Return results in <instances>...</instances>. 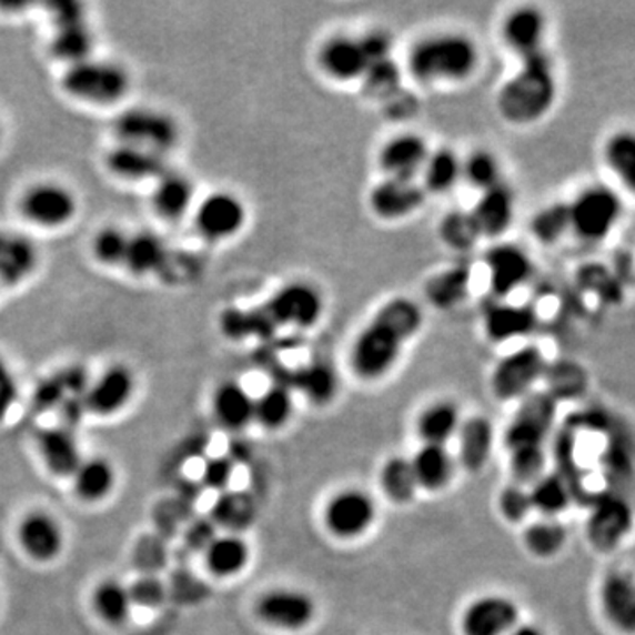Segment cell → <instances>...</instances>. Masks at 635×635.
Returning a JSON list of instances; mask_svg holds the SVG:
<instances>
[{
  "label": "cell",
  "mask_w": 635,
  "mask_h": 635,
  "mask_svg": "<svg viewBox=\"0 0 635 635\" xmlns=\"http://www.w3.org/2000/svg\"><path fill=\"white\" fill-rule=\"evenodd\" d=\"M481 61V48L468 34L431 32L409 48L406 71L422 87L460 85L475 77Z\"/></svg>",
  "instance_id": "3957f363"
},
{
  "label": "cell",
  "mask_w": 635,
  "mask_h": 635,
  "mask_svg": "<svg viewBox=\"0 0 635 635\" xmlns=\"http://www.w3.org/2000/svg\"><path fill=\"white\" fill-rule=\"evenodd\" d=\"M628 526L627 507L618 500H604L592 517V537L611 545L622 537Z\"/></svg>",
  "instance_id": "681fc988"
},
{
  "label": "cell",
  "mask_w": 635,
  "mask_h": 635,
  "mask_svg": "<svg viewBox=\"0 0 635 635\" xmlns=\"http://www.w3.org/2000/svg\"><path fill=\"white\" fill-rule=\"evenodd\" d=\"M508 635H544L537 627H532V625H521V627H515L514 631Z\"/></svg>",
  "instance_id": "91938a15"
},
{
  "label": "cell",
  "mask_w": 635,
  "mask_h": 635,
  "mask_svg": "<svg viewBox=\"0 0 635 635\" xmlns=\"http://www.w3.org/2000/svg\"><path fill=\"white\" fill-rule=\"evenodd\" d=\"M92 605L99 618L115 627L128 622L134 607L129 586L115 579L103 581L95 586Z\"/></svg>",
  "instance_id": "f35d334b"
},
{
  "label": "cell",
  "mask_w": 635,
  "mask_h": 635,
  "mask_svg": "<svg viewBox=\"0 0 635 635\" xmlns=\"http://www.w3.org/2000/svg\"><path fill=\"white\" fill-rule=\"evenodd\" d=\"M602 607L614 627L635 632V581L631 575L616 572L605 577L602 584Z\"/></svg>",
  "instance_id": "f546056e"
},
{
  "label": "cell",
  "mask_w": 635,
  "mask_h": 635,
  "mask_svg": "<svg viewBox=\"0 0 635 635\" xmlns=\"http://www.w3.org/2000/svg\"><path fill=\"white\" fill-rule=\"evenodd\" d=\"M547 370L544 353L537 344H524L503 356L491 374L493 394L502 401L523 400Z\"/></svg>",
  "instance_id": "8fae6325"
},
{
  "label": "cell",
  "mask_w": 635,
  "mask_h": 635,
  "mask_svg": "<svg viewBox=\"0 0 635 635\" xmlns=\"http://www.w3.org/2000/svg\"><path fill=\"white\" fill-rule=\"evenodd\" d=\"M206 567L220 577H232L250 562V545L236 535L212 538L205 547Z\"/></svg>",
  "instance_id": "8d00e7d4"
},
{
  "label": "cell",
  "mask_w": 635,
  "mask_h": 635,
  "mask_svg": "<svg viewBox=\"0 0 635 635\" xmlns=\"http://www.w3.org/2000/svg\"><path fill=\"white\" fill-rule=\"evenodd\" d=\"M427 194L415 179L382 177L367 194L371 214L383 223H401L410 220L427 202Z\"/></svg>",
  "instance_id": "5bb4252c"
},
{
  "label": "cell",
  "mask_w": 635,
  "mask_h": 635,
  "mask_svg": "<svg viewBox=\"0 0 635 635\" xmlns=\"http://www.w3.org/2000/svg\"><path fill=\"white\" fill-rule=\"evenodd\" d=\"M500 508H502V514L512 523L524 520L533 508L530 491L524 490V485L514 482L503 490Z\"/></svg>",
  "instance_id": "db71d44e"
},
{
  "label": "cell",
  "mask_w": 635,
  "mask_h": 635,
  "mask_svg": "<svg viewBox=\"0 0 635 635\" xmlns=\"http://www.w3.org/2000/svg\"><path fill=\"white\" fill-rule=\"evenodd\" d=\"M537 325L538 314L535 308L507 301L494 302L482 318L485 337L496 344L528 337Z\"/></svg>",
  "instance_id": "44dd1931"
},
{
  "label": "cell",
  "mask_w": 635,
  "mask_h": 635,
  "mask_svg": "<svg viewBox=\"0 0 635 635\" xmlns=\"http://www.w3.org/2000/svg\"><path fill=\"white\" fill-rule=\"evenodd\" d=\"M380 478H382L383 491L392 502L409 503L419 490L412 461L406 457H392L386 461Z\"/></svg>",
  "instance_id": "7dc6e473"
},
{
  "label": "cell",
  "mask_w": 635,
  "mask_h": 635,
  "mask_svg": "<svg viewBox=\"0 0 635 635\" xmlns=\"http://www.w3.org/2000/svg\"><path fill=\"white\" fill-rule=\"evenodd\" d=\"M313 598L296 589L278 588L258 598L256 614L266 625L281 631H301L314 618Z\"/></svg>",
  "instance_id": "ac0fdd59"
},
{
  "label": "cell",
  "mask_w": 635,
  "mask_h": 635,
  "mask_svg": "<svg viewBox=\"0 0 635 635\" xmlns=\"http://www.w3.org/2000/svg\"><path fill=\"white\" fill-rule=\"evenodd\" d=\"M556 412L558 401L551 392H530L523 397L505 433L508 454H545V440L553 430Z\"/></svg>",
  "instance_id": "52a82bcc"
},
{
  "label": "cell",
  "mask_w": 635,
  "mask_h": 635,
  "mask_svg": "<svg viewBox=\"0 0 635 635\" xmlns=\"http://www.w3.org/2000/svg\"><path fill=\"white\" fill-rule=\"evenodd\" d=\"M520 619V609L503 595H484L473 601L463 614L464 635H508Z\"/></svg>",
  "instance_id": "ffe728a7"
},
{
  "label": "cell",
  "mask_w": 635,
  "mask_h": 635,
  "mask_svg": "<svg viewBox=\"0 0 635 635\" xmlns=\"http://www.w3.org/2000/svg\"><path fill=\"white\" fill-rule=\"evenodd\" d=\"M129 593H131L134 605H143V607H151V609L161 604L164 598L163 584L154 577H143V579L137 581L133 586H129Z\"/></svg>",
  "instance_id": "6f0895ef"
},
{
  "label": "cell",
  "mask_w": 635,
  "mask_h": 635,
  "mask_svg": "<svg viewBox=\"0 0 635 635\" xmlns=\"http://www.w3.org/2000/svg\"><path fill=\"white\" fill-rule=\"evenodd\" d=\"M568 209L571 232L581 241L601 242L618 224L623 203L616 191L604 184H593L568 202Z\"/></svg>",
  "instance_id": "ba28073f"
},
{
  "label": "cell",
  "mask_w": 635,
  "mask_h": 635,
  "mask_svg": "<svg viewBox=\"0 0 635 635\" xmlns=\"http://www.w3.org/2000/svg\"><path fill=\"white\" fill-rule=\"evenodd\" d=\"M129 236L131 233L117 224L99 228L92 236V258L99 265L122 266L128 254Z\"/></svg>",
  "instance_id": "c3c4849f"
},
{
  "label": "cell",
  "mask_w": 635,
  "mask_h": 635,
  "mask_svg": "<svg viewBox=\"0 0 635 635\" xmlns=\"http://www.w3.org/2000/svg\"><path fill=\"white\" fill-rule=\"evenodd\" d=\"M137 392V376L128 365H110L99 374L94 382L89 383L83 404L85 412L99 416H112L131 403Z\"/></svg>",
  "instance_id": "2e32d148"
},
{
  "label": "cell",
  "mask_w": 635,
  "mask_h": 635,
  "mask_svg": "<svg viewBox=\"0 0 635 635\" xmlns=\"http://www.w3.org/2000/svg\"><path fill=\"white\" fill-rule=\"evenodd\" d=\"M196 202V190L190 177L170 168L152 185L151 205L159 220L168 223L184 220L193 212Z\"/></svg>",
  "instance_id": "603a6c76"
},
{
  "label": "cell",
  "mask_w": 635,
  "mask_h": 635,
  "mask_svg": "<svg viewBox=\"0 0 635 635\" xmlns=\"http://www.w3.org/2000/svg\"><path fill=\"white\" fill-rule=\"evenodd\" d=\"M558 83L547 52L521 61L520 69L500 87L496 110L511 125H532L551 112Z\"/></svg>",
  "instance_id": "277c9868"
},
{
  "label": "cell",
  "mask_w": 635,
  "mask_h": 635,
  "mask_svg": "<svg viewBox=\"0 0 635 635\" xmlns=\"http://www.w3.org/2000/svg\"><path fill=\"white\" fill-rule=\"evenodd\" d=\"M470 212L482 239H502L515 220V193L512 185L503 181L502 184L478 193Z\"/></svg>",
  "instance_id": "7402d4cb"
},
{
  "label": "cell",
  "mask_w": 635,
  "mask_h": 635,
  "mask_svg": "<svg viewBox=\"0 0 635 635\" xmlns=\"http://www.w3.org/2000/svg\"><path fill=\"white\" fill-rule=\"evenodd\" d=\"M108 172L128 182H154L168 170L167 158L140 147L117 143L104 158Z\"/></svg>",
  "instance_id": "484cf974"
},
{
  "label": "cell",
  "mask_w": 635,
  "mask_h": 635,
  "mask_svg": "<svg viewBox=\"0 0 635 635\" xmlns=\"http://www.w3.org/2000/svg\"><path fill=\"white\" fill-rule=\"evenodd\" d=\"M460 460L470 472H481L493 448V425L485 416H472L460 427Z\"/></svg>",
  "instance_id": "d6a6232c"
},
{
  "label": "cell",
  "mask_w": 635,
  "mask_h": 635,
  "mask_svg": "<svg viewBox=\"0 0 635 635\" xmlns=\"http://www.w3.org/2000/svg\"><path fill=\"white\" fill-rule=\"evenodd\" d=\"M431 147L422 134L400 133L389 138L376 154L380 173L391 179H415L419 181Z\"/></svg>",
  "instance_id": "d6986e66"
},
{
  "label": "cell",
  "mask_w": 635,
  "mask_h": 635,
  "mask_svg": "<svg viewBox=\"0 0 635 635\" xmlns=\"http://www.w3.org/2000/svg\"><path fill=\"white\" fill-rule=\"evenodd\" d=\"M62 89L80 103L113 107L131 91V74L119 62L89 57L85 61L68 65L62 77Z\"/></svg>",
  "instance_id": "5b68a950"
},
{
  "label": "cell",
  "mask_w": 635,
  "mask_h": 635,
  "mask_svg": "<svg viewBox=\"0 0 635 635\" xmlns=\"http://www.w3.org/2000/svg\"><path fill=\"white\" fill-rule=\"evenodd\" d=\"M215 421L230 431H242L254 422V395L242 383H221L212 395Z\"/></svg>",
  "instance_id": "4316f807"
},
{
  "label": "cell",
  "mask_w": 635,
  "mask_h": 635,
  "mask_svg": "<svg viewBox=\"0 0 635 635\" xmlns=\"http://www.w3.org/2000/svg\"><path fill=\"white\" fill-rule=\"evenodd\" d=\"M419 182L427 196L451 193L463 182V158L451 147L431 149Z\"/></svg>",
  "instance_id": "4dcf8cb0"
},
{
  "label": "cell",
  "mask_w": 635,
  "mask_h": 635,
  "mask_svg": "<svg viewBox=\"0 0 635 635\" xmlns=\"http://www.w3.org/2000/svg\"><path fill=\"white\" fill-rule=\"evenodd\" d=\"M52 53L68 65L94 57V36L85 20L56 26L52 38Z\"/></svg>",
  "instance_id": "d590c367"
},
{
  "label": "cell",
  "mask_w": 635,
  "mask_h": 635,
  "mask_svg": "<svg viewBox=\"0 0 635 635\" xmlns=\"http://www.w3.org/2000/svg\"><path fill=\"white\" fill-rule=\"evenodd\" d=\"M38 263L39 251L29 236L0 228V292L26 283Z\"/></svg>",
  "instance_id": "cb8c5ba5"
},
{
  "label": "cell",
  "mask_w": 635,
  "mask_h": 635,
  "mask_svg": "<svg viewBox=\"0 0 635 635\" xmlns=\"http://www.w3.org/2000/svg\"><path fill=\"white\" fill-rule=\"evenodd\" d=\"M296 389L313 401L314 404H326L334 400L340 389L337 374L331 364L323 361L310 362L302 365L293 376Z\"/></svg>",
  "instance_id": "60d3db41"
},
{
  "label": "cell",
  "mask_w": 635,
  "mask_h": 635,
  "mask_svg": "<svg viewBox=\"0 0 635 635\" xmlns=\"http://www.w3.org/2000/svg\"><path fill=\"white\" fill-rule=\"evenodd\" d=\"M18 209L27 223L43 230H61L73 223L80 203L64 182L39 181L23 191Z\"/></svg>",
  "instance_id": "9c48e42d"
},
{
  "label": "cell",
  "mask_w": 635,
  "mask_h": 635,
  "mask_svg": "<svg viewBox=\"0 0 635 635\" xmlns=\"http://www.w3.org/2000/svg\"><path fill=\"white\" fill-rule=\"evenodd\" d=\"M412 466L419 487L436 491L445 487L454 475V460L445 445L424 443L413 457Z\"/></svg>",
  "instance_id": "836d02e7"
},
{
  "label": "cell",
  "mask_w": 635,
  "mask_h": 635,
  "mask_svg": "<svg viewBox=\"0 0 635 635\" xmlns=\"http://www.w3.org/2000/svg\"><path fill=\"white\" fill-rule=\"evenodd\" d=\"M18 541L36 562H52L64 547V530L53 515L31 512L18 528Z\"/></svg>",
  "instance_id": "d4e9b609"
},
{
  "label": "cell",
  "mask_w": 635,
  "mask_h": 635,
  "mask_svg": "<svg viewBox=\"0 0 635 635\" xmlns=\"http://www.w3.org/2000/svg\"><path fill=\"white\" fill-rule=\"evenodd\" d=\"M400 68L395 64L394 59L371 64L367 73L362 78L367 94L376 95V98H385L400 85Z\"/></svg>",
  "instance_id": "816d5d0a"
},
{
  "label": "cell",
  "mask_w": 635,
  "mask_h": 635,
  "mask_svg": "<svg viewBox=\"0 0 635 635\" xmlns=\"http://www.w3.org/2000/svg\"><path fill=\"white\" fill-rule=\"evenodd\" d=\"M424 311L410 296L386 299L350 346V370L356 379L376 382L394 370L404 349L424 326Z\"/></svg>",
  "instance_id": "6da1fadb"
},
{
  "label": "cell",
  "mask_w": 635,
  "mask_h": 635,
  "mask_svg": "<svg viewBox=\"0 0 635 635\" xmlns=\"http://www.w3.org/2000/svg\"><path fill=\"white\" fill-rule=\"evenodd\" d=\"M39 452L47 468L59 476H73L83 463L77 436L68 425L53 427L39 434Z\"/></svg>",
  "instance_id": "f1b7e54d"
},
{
  "label": "cell",
  "mask_w": 635,
  "mask_h": 635,
  "mask_svg": "<svg viewBox=\"0 0 635 635\" xmlns=\"http://www.w3.org/2000/svg\"><path fill=\"white\" fill-rule=\"evenodd\" d=\"M74 490L78 496L85 502H99L107 498L115 487V468L110 461L103 457H91L83 460L73 475Z\"/></svg>",
  "instance_id": "74e56055"
},
{
  "label": "cell",
  "mask_w": 635,
  "mask_h": 635,
  "mask_svg": "<svg viewBox=\"0 0 635 635\" xmlns=\"http://www.w3.org/2000/svg\"><path fill=\"white\" fill-rule=\"evenodd\" d=\"M2 142H4V124L0 121V145H2Z\"/></svg>",
  "instance_id": "94428289"
},
{
  "label": "cell",
  "mask_w": 635,
  "mask_h": 635,
  "mask_svg": "<svg viewBox=\"0 0 635 635\" xmlns=\"http://www.w3.org/2000/svg\"><path fill=\"white\" fill-rule=\"evenodd\" d=\"M605 163L628 191L635 193V133L618 131L604 147Z\"/></svg>",
  "instance_id": "ee69618b"
},
{
  "label": "cell",
  "mask_w": 635,
  "mask_h": 635,
  "mask_svg": "<svg viewBox=\"0 0 635 635\" xmlns=\"http://www.w3.org/2000/svg\"><path fill=\"white\" fill-rule=\"evenodd\" d=\"M193 224L203 241L220 244L241 235L248 224V206L233 191L218 190L198 200L194 205Z\"/></svg>",
  "instance_id": "30bf717a"
},
{
  "label": "cell",
  "mask_w": 635,
  "mask_h": 635,
  "mask_svg": "<svg viewBox=\"0 0 635 635\" xmlns=\"http://www.w3.org/2000/svg\"><path fill=\"white\" fill-rule=\"evenodd\" d=\"M439 236L440 241L455 253L472 251L482 239L473 221L472 212L457 211V209L446 212L440 220Z\"/></svg>",
  "instance_id": "7bdbcfd3"
},
{
  "label": "cell",
  "mask_w": 635,
  "mask_h": 635,
  "mask_svg": "<svg viewBox=\"0 0 635 635\" xmlns=\"http://www.w3.org/2000/svg\"><path fill=\"white\" fill-rule=\"evenodd\" d=\"M571 232L568 202H553L542 206L530 220V233L542 245H554Z\"/></svg>",
  "instance_id": "b9f144b4"
},
{
  "label": "cell",
  "mask_w": 635,
  "mask_h": 635,
  "mask_svg": "<svg viewBox=\"0 0 635 635\" xmlns=\"http://www.w3.org/2000/svg\"><path fill=\"white\" fill-rule=\"evenodd\" d=\"M461 424L463 422L460 409L452 401H436L422 410L416 421V431L424 443L445 445L452 436L460 433Z\"/></svg>",
  "instance_id": "e575fe53"
},
{
  "label": "cell",
  "mask_w": 635,
  "mask_h": 635,
  "mask_svg": "<svg viewBox=\"0 0 635 635\" xmlns=\"http://www.w3.org/2000/svg\"><path fill=\"white\" fill-rule=\"evenodd\" d=\"M316 65L326 80L346 85L362 82L371 64L359 36L337 32L323 39L318 47Z\"/></svg>",
  "instance_id": "7c38bea8"
},
{
  "label": "cell",
  "mask_w": 635,
  "mask_h": 635,
  "mask_svg": "<svg viewBox=\"0 0 635 635\" xmlns=\"http://www.w3.org/2000/svg\"><path fill=\"white\" fill-rule=\"evenodd\" d=\"M503 168L498 155L487 149H475L463 158V182L472 190L484 193L494 185L502 184Z\"/></svg>",
  "instance_id": "f6af8a7d"
},
{
  "label": "cell",
  "mask_w": 635,
  "mask_h": 635,
  "mask_svg": "<svg viewBox=\"0 0 635 635\" xmlns=\"http://www.w3.org/2000/svg\"><path fill=\"white\" fill-rule=\"evenodd\" d=\"M20 397L17 376L9 362L0 355V424L13 412Z\"/></svg>",
  "instance_id": "11a10c76"
},
{
  "label": "cell",
  "mask_w": 635,
  "mask_h": 635,
  "mask_svg": "<svg viewBox=\"0 0 635 635\" xmlns=\"http://www.w3.org/2000/svg\"><path fill=\"white\" fill-rule=\"evenodd\" d=\"M325 299L308 281H290L250 310H226L221 331L233 341L269 340L278 332L311 331L322 322Z\"/></svg>",
  "instance_id": "7a4b0ae2"
},
{
  "label": "cell",
  "mask_w": 635,
  "mask_h": 635,
  "mask_svg": "<svg viewBox=\"0 0 635 635\" xmlns=\"http://www.w3.org/2000/svg\"><path fill=\"white\" fill-rule=\"evenodd\" d=\"M361 38L362 47H364L365 56L370 59V64L392 59V50H394V39L391 32L385 29H370Z\"/></svg>",
  "instance_id": "9f6ffc18"
},
{
  "label": "cell",
  "mask_w": 635,
  "mask_h": 635,
  "mask_svg": "<svg viewBox=\"0 0 635 635\" xmlns=\"http://www.w3.org/2000/svg\"><path fill=\"white\" fill-rule=\"evenodd\" d=\"M253 503L241 493L226 494L215 505V520L230 528H244L253 517Z\"/></svg>",
  "instance_id": "f5cc1de1"
},
{
  "label": "cell",
  "mask_w": 635,
  "mask_h": 635,
  "mask_svg": "<svg viewBox=\"0 0 635 635\" xmlns=\"http://www.w3.org/2000/svg\"><path fill=\"white\" fill-rule=\"evenodd\" d=\"M565 538H567L565 528L553 520L538 521V523L532 524L524 535L528 550L542 558L558 553L565 544Z\"/></svg>",
  "instance_id": "f907efd6"
},
{
  "label": "cell",
  "mask_w": 635,
  "mask_h": 635,
  "mask_svg": "<svg viewBox=\"0 0 635 635\" xmlns=\"http://www.w3.org/2000/svg\"><path fill=\"white\" fill-rule=\"evenodd\" d=\"M233 476V463L226 457L206 461L203 468V482L212 490H224Z\"/></svg>",
  "instance_id": "680465c9"
},
{
  "label": "cell",
  "mask_w": 635,
  "mask_h": 635,
  "mask_svg": "<svg viewBox=\"0 0 635 635\" xmlns=\"http://www.w3.org/2000/svg\"><path fill=\"white\" fill-rule=\"evenodd\" d=\"M374 517H376V505L365 491H340L326 503V528L334 533L335 537H361L362 533L373 526Z\"/></svg>",
  "instance_id": "9a60e30c"
},
{
  "label": "cell",
  "mask_w": 635,
  "mask_h": 635,
  "mask_svg": "<svg viewBox=\"0 0 635 635\" xmlns=\"http://www.w3.org/2000/svg\"><path fill=\"white\" fill-rule=\"evenodd\" d=\"M293 415V394L288 383H274L254 397V422L265 430H281Z\"/></svg>",
  "instance_id": "ab89813d"
},
{
  "label": "cell",
  "mask_w": 635,
  "mask_h": 635,
  "mask_svg": "<svg viewBox=\"0 0 635 635\" xmlns=\"http://www.w3.org/2000/svg\"><path fill=\"white\" fill-rule=\"evenodd\" d=\"M117 143L140 147L167 158L181 142V125L175 117L151 107L128 108L113 119Z\"/></svg>",
  "instance_id": "8992f818"
},
{
  "label": "cell",
  "mask_w": 635,
  "mask_h": 635,
  "mask_svg": "<svg viewBox=\"0 0 635 635\" xmlns=\"http://www.w3.org/2000/svg\"><path fill=\"white\" fill-rule=\"evenodd\" d=\"M572 496L574 494H572L571 487L558 473L542 475L538 481L533 482L532 490H530L532 507L542 512L550 520L567 508Z\"/></svg>",
  "instance_id": "bcb514c9"
},
{
  "label": "cell",
  "mask_w": 635,
  "mask_h": 635,
  "mask_svg": "<svg viewBox=\"0 0 635 635\" xmlns=\"http://www.w3.org/2000/svg\"><path fill=\"white\" fill-rule=\"evenodd\" d=\"M170 256V248L163 236L151 230L131 233L124 269L137 278H147L163 271Z\"/></svg>",
  "instance_id": "1f68e13d"
},
{
  "label": "cell",
  "mask_w": 635,
  "mask_h": 635,
  "mask_svg": "<svg viewBox=\"0 0 635 635\" xmlns=\"http://www.w3.org/2000/svg\"><path fill=\"white\" fill-rule=\"evenodd\" d=\"M487 284L498 301H505L532 280L535 263L532 256L512 242H496L484 254Z\"/></svg>",
  "instance_id": "4fadbf2b"
},
{
  "label": "cell",
  "mask_w": 635,
  "mask_h": 635,
  "mask_svg": "<svg viewBox=\"0 0 635 635\" xmlns=\"http://www.w3.org/2000/svg\"><path fill=\"white\" fill-rule=\"evenodd\" d=\"M470 286H472V269L468 265L445 266L425 281V301L430 302L434 310H455L468 299Z\"/></svg>",
  "instance_id": "83f0119b"
},
{
  "label": "cell",
  "mask_w": 635,
  "mask_h": 635,
  "mask_svg": "<svg viewBox=\"0 0 635 635\" xmlns=\"http://www.w3.org/2000/svg\"><path fill=\"white\" fill-rule=\"evenodd\" d=\"M547 20L537 6H517L511 9L500 23V38L508 52L520 57V61L535 53L544 52Z\"/></svg>",
  "instance_id": "e0dca14e"
}]
</instances>
